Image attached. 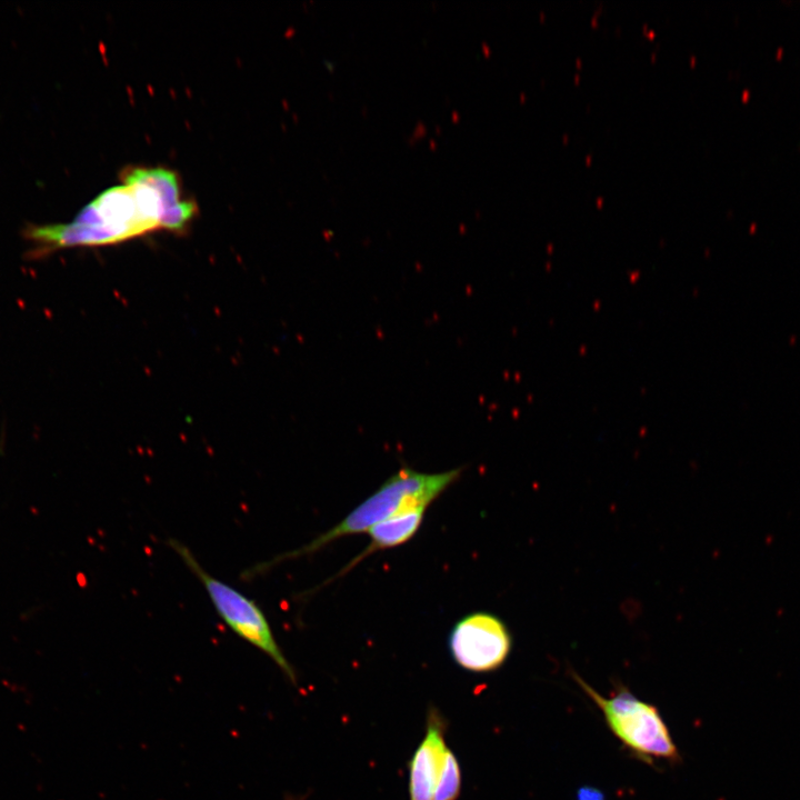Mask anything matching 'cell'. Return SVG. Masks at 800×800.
Instances as JSON below:
<instances>
[{
	"mask_svg": "<svg viewBox=\"0 0 800 800\" xmlns=\"http://www.w3.org/2000/svg\"><path fill=\"white\" fill-rule=\"evenodd\" d=\"M197 212L181 198L176 172L136 168L123 183L101 192L69 223L31 224L26 237L44 250L102 246L154 230L184 231Z\"/></svg>",
	"mask_w": 800,
	"mask_h": 800,
	"instance_id": "obj_1",
	"label": "cell"
},
{
	"mask_svg": "<svg viewBox=\"0 0 800 800\" xmlns=\"http://www.w3.org/2000/svg\"><path fill=\"white\" fill-rule=\"evenodd\" d=\"M462 471L463 468L459 467L442 472L426 473L402 467L336 526L297 550L282 553L246 570L242 577L247 580L252 579L280 562L311 554L337 539L368 532L372 527L401 510L418 506L429 507L460 478Z\"/></svg>",
	"mask_w": 800,
	"mask_h": 800,
	"instance_id": "obj_2",
	"label": "cell"
},
{
	"mask_svg": "<svg viewBox=\"0 0 800 800\" xmlns=\"http://www.w3.org/2000/svg\"><path fill=\"white\" fill-rule=\"evenodd\" d=\"M572 677L599 707L609 729L632 756L647 763H653L654 759L671 763L680 760L670 731L654 706L636 698L622 686L611 697H602L577 673L572 672Z\"/></svg>",
	"mask_w": 800,
	"mask_h": 800,
	"instance_id": "obj_3",
	"label": "cell"
},
{
	"mask_svg": "<svg viewBox=\"0 0 800 800\" xmlns=\"http://www.w3.org/2000/svg\"><path fill=\"white\" fill-rule=\"evenodd\" d=\"M168 543L202 583L224 623L239 638L267 654L286 678L297 686L294 668L283 654L260 607L243 593L211 576L182 542L169 539Z\"/></svg>",
	"mask_w": 800,
	"mask_h": 800,
	"instance_id": "obj_4",
	"label": "cell"
},
{
	"mask_svg": "<svg viewBox=\"0 0 800 800\" xmlns=\"http://www.w3.org/2000/svg\"><path fill=\"white\" fill-rule=\"evenodd\" d=\"M512 639L504 622L489 612H473L453 626L448 640L453 661L471 672H490L509 657Z\"/></svg>",
	"mask_w": 800,
	"mask_h": 800,
	"instance_id": "obj_5",
	"label": "cell"
},
{
	"mask_svg": "<svg viewBox=\"0 0 800 800\" xmlns=\"http://www.w3.org/2000/svg\"><path fill=\"white\" fill-rule=\"evenodd\" d=\"M446 721L437 709H429L426 734L409 762L410 800H433L439 769L446 749Z\"/></svg>",
	"mask_w": 800,
	"mask_h": 800,
	"instance_id": "obj_6",
	"label": "cell"
},
{
	"mask_svg": "<svg viewBox=\"0 0 800 800\" xmlns=\"http://www.w3.org/2000/svg\"><path fill=\"white\" fill-rule=\"evenodd\" d=\"M428 507L418 506L401 510L372 527L368 546L334 577H342L373 552L408 542L419 530Z\"/></svg>",
	"mask_w": 800,
	"mask_h": 800,
	"instance_id": "obj_7",
	"label": "cell"
},
{
	"mask_svg": "<svg viewBox=\"0 0 800 800\" xmlns=\"http://www.w3.org/2000/svg\"><path fill=\"white\" fill-rule=\"evenodd\" d=\"M460 789V766L454 753L447 748L441 760L433 800H457Z\"/></svg>",
	"mask_w": 800,
	"mask_h": 800,
	"instance_id": "obj_8",
	"label": "cell"
},
{
	"mask_svg": "<svg viewBox=\"0 0 800 800\" xmlns=\"http://www.w3.org/2000/svg\"><path fill=\"white\" fill-rule=\"evenodd\" d=\"M599 792H594V790L587 789L586 791L580 792V800H601L602 798L598 799Z\"/></svg>",
	"mask_w": 800,
	"mask_h": 800,
	"instance_id": "obj_9",
	"label": "cell"
},
{
	"mask_svg": "<svg viewBox=\"0 0 800 800\" xmlns=\"http://www.w3.org/2000/svg\"><path fill=\"white\" fill-rule=\"evenodd\" d=\"M284 800H303V796H296L287 793L284 797Z\"/></svg>",
	"mask_w": 800,
	"mask_h": 800,
	"instance_id": "obj_10",
	"label": "cell"
}]
</instances>
